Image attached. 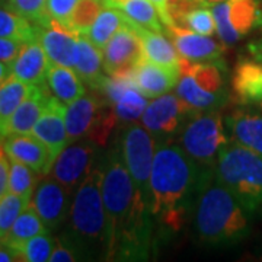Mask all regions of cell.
Instances as JSON below:
<instances>
[{
	"instance_id": "1",
	"label": "cell",
	"mask_w": 262,
	"mask_h": 262,
	"mask_svg": "<svg viewBox=\"0 0 262 262\" xmlns=\"http://www.w3.org/2000/svg\"><path fill=\"white\" fill-rule=\"evenodd\" d=\"M102 198L110 234L108 261H146L155 242L149 206L124 165L120 146L102 162Z\"/></svg>"
},
{
	"instance_id": "2",
	"label": "cell",
	"mask_w": 262,
	"mask_h": 262,
	"mask_svg": "<svg viewBox=\"0 0 262 262\" xmlns=\"http://www.w3.org/2000/svg\"><path fill=\"white\" fill-rule=\"evenodd\" d=\"M200 178V166L181 146L158 144L150 172L147 206L159 239L175 236L187 225Z\"/></svg>"
},
{
	"instance_id": "3",
	"label": "cell",
	"mask_w": 262,
	"mask_h": 262,
	"mask_svg": "<svg viewBox=\"0 0 262 262\" xmlns=\"http://www.w3.org/2000/svg\"><path fill=\"white\" fill-rule=\"evenodd\" d=\"M211 169L203 172L200 178L194 208L196 236L211 246H232L251 234L253 215L229 188L215 181Z\"/></svg>"
},
{
	"instance_id": "4",
	"label": "cell",
	"mask_w": 262,
	"mask_h": 262,
	"mask_svg": "<svg viewBox=\"0 0 262 262\" xmlns=\"http://www.w3.org/2000/svg\"><path fill=\"white\" fill-rule=\"evenodd\" d=\"M63 239L75 248L80 259L108 261L110 234L102 198V163H98L75 191Z\"/></svg>"
},
{
	"instance_id": "5",
	"label": "cell",
	"mask_w": 262,
	"mask_h": 262,
	"mask_svg": "<svg viewBox=\"0 0 262 262\" xmlns=\"http://www.w3.org/2000/svg\"><path fill=\"white\" fill-rule=\"evenodd\" d=\"M214 178L230 189L246 211L262 214V158L237 143H226L215 162Z\"/></svg>"
},
{
	"instance_id": "6",
	"label": "cell",
	"mask_w": 262,
	"mask_h": 262,
	"mask_svg": "<svg viewBox=\"0 0 262 262\" xmlns=\"http://www.w3.org/2000/svg\"><path fill=\"white\" fill-rule=\"evenodd\" d=\"M177 94L198 113L219 111L229 101L225 61L195 63L181 57Z\"/></svg>"
},
{
	"instance_id": "7",
	"label": "cell",
	"mask_w": 262,
	"mask_h": 262,
	"mask_svg": "<svg viewBox=\"0 0 262 262\" xmlns=\"http://www.w3.org/2000/svg\"><path fill=\"white\" fill-rule=\"evenodd\" d=\"M118 121L111 102L98 94H84L66 106L69 141L89 140L102 147Z\"/></svg>"
},
{
	"instance_id": "8",
	"label": "cell",
	"mask_w": 262,
	"mask_h": 262,
	"mask_svg": "<svg viewBox=\"0 0 262 262\" xmlns=\"http://www.w3.org/2000/svg\"><path fill=\"white\" fill-rule=\"evenodd\" d=\"M226 143L223 121L217 111L195 114L181 131V147L200 168H214L219 153Z\"/></svg>"
},
{
	"instance_id": "9",
	"label": "cell",
	"mask_w": 262,
	"mask_h": 262,
	"mask_svg": "<svg viewBox=\"0 0 262 262\" xmlns=\"http://www.w3.org/2000/svg\"><path fill=\"white\" fill-rule=\"evenodd\" d=\"M118 146L121 150L124 165L134 185L147 201L150 172L158 143L143 124L133 121L127 122L125 128L122 130Z\"/></svg>"
},
{
	"instance_id": "10",
	"label": "cell",
	"mask_w": 262,
	"mask_h": 262,
	"mask_svg": "<svg viewBox=\"0 0 262 262\" xmlns=\"http://www.w3.org/2000/svg\"><path fill=\"white\" fill-rule=\"evenodd\" d=\"M198 114L178 94H165L149 102L141 117V124L155 137L158 144L178 134L191 117Z\"/></svg>"
},
{
	"instance_id": "11",
	"label": "cell",
	"mask_w": 262,
	"mask_h": 262,
	"mask_svg": "<svg viewBox=\"0 0 262 262\" xmlns=\"http://www.w3.org/2000/svg\"><path fill=\"white\" fill-rule=\"evenodd\" d=\"M96 156L98 146L92 141H70L53 162L48 175L75 194L77 187L98 165Z\"/></svg>"
},
{
	"instance_id": "12",
	"label": "cell",
	"mask_w": 262,
	"mask_h": 262,
	"mask_svg": "<svg viewBox=\"0 0 262 262\" xmlns=\"http://www.w3.org/2000/svg\"><path fill=\"white\" fill-rule=\"evenodd\" d=\"M102 53L103 70L106 75L131 77L134 69L144 58V50L140 35L131 25L130 19L106 42Z\"/></svg>"
},
{
	"instance_id": "13",
	"label": "cell",
	"mask_w": 262,
	"mask_h": 262,
	"mask_svg": "<svg viewBox=\"0 0 262 262\" xmlns=\"http://www.w3.org/2000/svg\"><path fill=\"white\" fill-rule=\"evenodd\" d=\"M72 200L73 192L47 173L38 182L31 206L37 210L48 230H57L69 219Z\"/></svg>"
},
{
	"instance_id": "14",
	"label": "cell",
	"mask_w": 262,
	"mask_h": 262,
	"mask_svg": "<svg viewBox=\"0 0 262 262\" xmlns=\"http://www.w3.org/2000/svg\"><path fill=\"white\" fill-rule=\"evenodd\" d=\"M98 92L111 102L114 113L120 121L133 122L140 120L149 105V98L137 89L131 77L106 75Z\"/></svg>"
},
{
	"instance_id": "15",
	"label": "cell",
	"mask_w": 262,
	"mask_h": 262,
	"mask_svg": "<svg viewBox=\"0 0 262 262\" xmlns=\"http://www.w3.org/2000/svg\"><path fill=\"white\" fill-rule=\"evenodd\" d=\"M79 37L80 35L73 29L54 19H48L47 24L39 27L38 39L44 48L50 63L73 69Z\"/></svg>"
},
{
	"instance_id": "16",
	"label": "cell",
	"mask_w": 262,
	"mask_h": 262,
	"mask_svg": "<svg viewBox=\"0 0 262 262\" xmlns=\"http://www.w3.org/2000/svg\"><path fill=\"white\" fill-rule=\"evenodd\" d=\"M168 35L178 50L179 56L189 61L207 63L223 61V46L208 35H201L191 29L172 25L166 27Z\"/></svg>"
},
{
	"instance_id": "17",
	"label": "cell",
	"mask_w": 262,
	"mask_h": 262,
	"mask_svg": "<svg viewBox=\"0 0 262 262\" xmlns=\"http://www.w3.org/2000/svg\"><path fill=\"white\" fill-rule=\"evenodd\" d=\"M226 127L234 143L262 158V111L258 105H241L226 117Z\"/></svg>"
},
{
	"instance_id": "18",
	"label": "cell",
	"mask_w": 262,
	"mask_h": 262,
	"mask_svg": "<svg viewBox=\"0 0 262 262\" xmlns=\"http://www.w3.org/2000/svg\"><path fill=\"white\" fill-rule=\"evenodd\" d=\"M3 147L10 159L25 163L41 175H47L54 162L51 150L34 134H9Z\"/></svg>"
},
{
	"instance_id": "19",
	"label": "cell",
	"mask_w": 262,
	"mask_h": 262,
	"mask_svg": "<svg viewBox=\"0 0 262 262\" xmlns=\"http://www.w3.org/2000/svg\"><path fill=\"white\" fill-rule=\"evenodd\" d=\"M232 95L237 105L262 102V61L251 54L239 57L232 75Z\"/></svg>"
},
{
	"instance_id": "20",
	"label": "cell",
	"mask_w": 262,
	"mask_h": 262,
	"mask_svg": "<svg viewBox=\"0 0 262 262\" xmlns=\"http://www.w3.org/2000/svg\"><path fill=\"white\" fill-rule=\"evenodd\" d=\"M32 134L51 150L54 160L70 143L66 130V105L60 102L56 96L50 98L47 108L34 125Z\"/></svg>"
},
{
	"instance_id": "21",
	"label": "cell",
	"mask_w": 262,
	"mask_h": 262,
	"mask_svg": "<svg viewBox=\"0 0 262 262\" xmlns=\"http://www.w3.org/2000/svg\"><path fill=\"white\" fill-rule=\"evenodd\" d=\"M179 76V69L153 63L144 57L134 69L131 80L146 98L155 99L172 91L178 83Z\"/></svg>"
},
{
	"instance_id": "22",
	"label": "cell",
	"mask_w": 262,
	"mask_h": 262,
	"mask_svg": "<svg viewBox=\"0 0 262 262\" xmlns=\"http://www.w3.org/2000/svg\"><path fill=\"white\" fill-rule=\"evenodd\" d=\"M51 96L53 94L50 92L48 84L32 86L28 96L12 114L3 131V137L9 134H32L34 125L47 108Z\"/></svg>"
},
{
	"instance_id": "23",
	"label": "cell",
	"mask_w": 262,
	"mask_h": 262,
	"mask_svg": "<svg viewBox=\"0 0 262 262\" xmlns=\"http://www.w3.org/2000/svg\"><path fill=\"white\" fill-rule=\"evenodd\" d=\"M50 64L39 39H34L22 44L18 56L12 61V75L28 84H47Z\"/></svg>"
},
{
	"instance_id": "24",
	"label": "cell",
	"mask_w": 262,
	"mask_h": 262,
	"mask_svg": "<svg viewBox=\"0 0 262 262\" xmlns=\"http://www.w3.org/2000/svg\"><path fill=\"white\" fill-rule=\"evenodd\" d=\"M73 69L82 79V82L88 84L91 89H101L106 77V73L103 70L102 48L96 47L86 35H80L77 39V51Z\"/></svg>"
},
{
	"instance_id": "25",
	"label": "cell",
	"mask_w": 262,
	"mask_h": 262,
	"mask_svg": "<svg viewBox=\"0 0 262 262\" xmlns=\"http://www.w3.org/2000/svg\"><path fill=\"white\" fill-rule=\"evenodd\" d=\"M47 84L53 96L64 105L75 102L80 96L86 94L84 83L77 76L75 69L66 66L50 64L47 75Z\"/></svg>"
},
{
	"instance_id": "26",
	"label": "cell",
	"mask_w": 262,
	"mask_h": 262,
	"mask_svg": "<svg viewBox=\"0 0 262 262\" xmlns=\"http://www.w3.org/2000/svg\"><path fill=\"white\" fill-rule=\"evenodd\" d=\"M136 32L140 35L141 42H143V50H144V57L158 64L166 66V67H173L179 69L181 64V56L178 50L170 42L168 38L163 37L162 32L150 31V29L139 27L131 22Z\"/></svg>"
},
{
	"instance_id": "27",
	"label": "cell",
	"mask_w": 262,
	"mask_h": 262,
	"mask_svg": "<svg viewBox=\"0 0 262 262\" xmlns=\"http://www.w3.org/2000/svg\"><path fill=\"white\" fill-rule=\"evenodd\" d=\"M44 232H50L47 226L44 225V222L41 220V217L37 213V210L29 204L15 220L13 226L10 227L8 234L0 241L3 244L10 246L12 249H15L20 255L22 248L28 242L31 237L37 236Z\"/></svg>"
},
{
	"instance_id": "28",
	"label": "cell",
	"mask_w": 262,
	"mask_h": 262,
	"mask_svg": "<svg viewBox=\"0 0 262 262\" xmlns=\"http://www.w3.org/2000/svg\"><path fill=\"white\" fill-rule=\"evenodd\" d=\"M227 3L230 24L241 38L261 25L262 9L259 0H227Z\"/></svg>"
},
{
	"instance_id": "29",
	"label": "cell",
	"mask_w": 262,
	"mask_h": 262,
	"mask_svg": "<svg viewBox=\"0 0 262 262\" xmlns=\"http://www.w3.org/2000/svg\"><path fill=\"white\" fill-rule=\"evenodd\" d=\"M32 86L34 84L25 83L13 75H10L0 84V136L2 137L12 114L15 113V110L28 96Z\"/></svg>"
},
{
	"instance_id": "30",
	"label": "cell",
	"mask_w": 262,
	"mask_h": 262,
	"mask_svg": "<svg viewBox=\"0 0 262 262\" xmlns=\"http://www.w3.org/2000/svg\"><path fill=\"white\" fill-rule=\"evenodd\" d=\"M127 22H128V18L124 15L122 10L105 6L84 35L89 38L96 47L103 48L106 46V42L115 35V32L120 31Z\"/></svg>"
},
{
	"instance_id": "31",
	"label": "cell",
	"mask_w": 262,
	"mask_h": 262,
	"mask_svg": "<svg viewBox=\"0 0 262 262\" xmlns=\"http://www.w3.org/2000/svg\"><path fill=\"white\" fill-rule=\"evenodd\" d=\"M39 25L19 16L10 9L0 8V38L13 39L19 42H29L38 39Z\"/></svg>"
},
{
	"instance_id": "32",
	"label": "cell",
	"mask_w": 262,
	"mask_h": 262,
	"mask_svg": "<svg viewBox=\"0 0 262 262\" xmlns=\"http://www.w3.org/2000/svg\"><path fill=\"white\" fill-rule=\"evenodd\" d=\"M120 10L130 19V22L143 27V28L162 32L163 31V22L155 5L150 0H128L124 3Z\"/></svg>"
},
{
	"instance_id": "33",
	"label": "cell",
	"mask_w": 262,
	"mask_h": 262,
	"mask_svg": "<svg viewBox=\"0 0 262 262\" xmlns=\"http://www.w3.org/2000/svg\"><path fill=\"white\" fill-rule=\"evenodd\" d=\"M9 192L32 198L38 185L37 172L18 160L9 158Z\"/></svg>"
},
{
	"instance_id": "34",
	"label": "cell",
	"mask_w": 262,
	"mask_h": 262,
	"mask_svg": "<svg viewBox=\"0 0 262 262\" xmlns=\"http://www.w3.org/2000/svg\"><path fill=\"white\" fill-rule=\"evenodd\" d=\"M102 0H79L69 19V28L84 35L103 9Z\"/></svg>"
},
{
	"instance_id": "35",
	"label": "cell",
	"mask_w": 262,
	"mask_h": 262,
	"mask_svg": "<svg viewBox=\"0 0 262 262\" xmlns=\"http://www.w3.org/2000/svg\"><path fill=\"white\" fill-rule=\"evenodd\" d=\"M31 204V198L6 192L0 198V241L8 234L19 214Z\"/></svg>"
},
{
	"instance_id": "36",
	"label": "cell",
	"mask_w": 262,
	"mask_h": 262,
	"mask_svg": "<svg viewBox=\"0 0 262 262\" xmlns=\"http://www.w3.org/2000/svg\"><path fill=\"white\" fill-rule=\"evenodd\" d=\"M56 245V239L50 232L39 233L31 237L20 251V261L27 262H46L50 261Z\"/></svg>"
},
{
	"instance_id": "37",
	"label": "cell",
	"mask_w": 262,
	"mask_h": 262,
	"mask_svg": "<svg viewBox=\"0 0 262 262\" xmlns=\"http://www.w3.org/2000/svg\"><path fill=\"white\" fill-rule=\"evenodd\" d=\"M184 28L191 29L201 35L211 37L215 32V20L211 6L200 3L194 9H191L184 18Z\"/></svg>"
},
{
	"instance_id": "38",
	"label": "cell",
	"mask_w": 262,
	"mask_h": 262,
	"mask_svg": "<svg viewBox=\"0 0 262 262\" xmlns=\"http://www.w3.org/2000/svg\"><path fill=\"white\" fill-rule=\"evenodd\" d=\"M8 9L42 27L48 22L47 0H8Z\"/></svg>"
},
{
	"instance_id": "39",
	"label": "cell",
	"mask_w": 262,
	"mask_h": 262,
	"mask_svg": "<svg viewBox=\"0 0 262 262\" xmlns=\"http://www.w3.org/2000/svg\"><path fill=\"white\" fill-rule=\"evenodd\" d=\"M211 10H213V15H214L215 32L219 34L222 42L225 44L226 47H230V46L236 44L241 39V37L237 35V32L234 31L232 24H230V19H229V3H227V0L213 5Z\"/></svg>"
},
{
	"instance_id": "40",
	"label": "cell",
	"mask_w": 262,
	"mask_h": 262,
	"mask_svg": "<svg viewBox=\"0 0 262 262\" xmlns=\"http://www.w3.org/2000/svg\"><path fill=\"white\" fill-rule=\"evenodd\" d=\"M79 0H47V15L50 19L69 25V19Z\"/></svg>"
},
{
	"instance_id": "41",
	"label": "cell",
	"mask_w": 262,
	"mask_h": 262,
	"mask_svg": "<svg viewBox=\"0 0 262 262\" xmlns=\"http://www.w3.org/2000/svg\"><path fill=\"white\" fill-rule=\"evenodd\" d=\"M198 5L195 0H168V13L172 25L182 27L185 15Z\"/></svg>"
},
{
	"instance_id": "42",
	"label": "cell",
	"mask_w": 262,
	"mask_h": 262,
	"mask_svg": "<svg viewBox=\"0 0 262 262\" xmlns=\"http://www.w3.org/2000/svg\"><path fill=\"white\" fill-rule=\"evenodd\" d=\"M79 259H80V255L66 239L63 237L56 239V245H54L53 253L50 256V262H73L79 261Z\"/></svg>"
},
{
	"instance_id": "43",
	"label": "cell",
	"mask_w": 262,
	"mask_h": 262,
	"mask_svg": "<svg viewBox=\"0 0 262 262\" xmlns=\"http://www.w3.org/2000/svg\"><path fill=\"white\" fill-rule=\"evenodd\" d=\"M2 139V136H0ZM9 156L6 155L3 143H0V198L9 191Z\"/></svg>"
},
{
	"instance_id": "44",
	"label": "cell",
	"mask_w": 262,
	"mask_h": 262,
	"mask_svg": "<svg viewBox=\"0 0 262 262\" xmlns=\"http://www.w3.org/2000/svg\"><path fill=\"white\" fill-rule=\"evenodd\" d=\"M20 47H22V42L19 41L0 38V60L12 64V61L18 56Z\"/></svg>"
},
{
	"instance_id": "45",
	"label": "cell",
	"mask_w": 262,
	"mask_h": 262,
	"mask_svg": "<svg viewBox=\"0 0 262 262\" xmlns=\"http://www.w3.org/2000/svg\"><path fill=\"white\" fill-rule=\"evenodd\" d=\"M20 261V255L6 244L0 242V262Z\"/></svg>"
},
{
	"instance_id": "46",
	"label": "cell",
	"mask_w": 262,
	"mask_h": 262,
	"mask_svg": "<svg viewBox=\"0 0 262 262\" xmlns=\"http://www.w3.org/2000/svg\"><path fill=\"white\" fill-rule=\"evenodd\" d=\"M150 2L155 5V8L159 12L160 19L165 24V27H172V22H170L168 13V0H150Z\"/></svg>"
},
{
	"instance_id": "47",
	"label": "cell",
	"mask_w": 262,
	"mask_h": 262,
	"mask_svg": "<svg viewBox=\"0 0 262 262\" xmlns=\"http://www.w3.org/2000/svg\"><path fill=\"white\" fill-rule=\"evenodd\" d=\"M248 54H251L255 58H258L259 61H262V37L259 39H255L252 41L249 46H248Z\"/></svg>"
},
{
	"instance_id": "48",
	"label": "cell",
	"mask_w": 262,
	"mask_h": 262,
	"mask_svg": "<svg viewBox=\"0 0 262 262\" xmlns=\"http://www.w3.org/2000/svg\"><path fill=\"white\" fill-rule=\"evenodd\" d=\"M10 75H12V64L0 60V84L3 83Z\"/></svg>"
},
{
	"instance_id": "49",
	"label": "cell",
	"mask_w": 262,
	"mask_h": 262,
	"mask_svg": "<svg viewBox=\"0 0 262 262\" xmlns=\"http://www.w3.org/2000/svg\"><path fill=\"white\" fill-rule=\"evenodd\" d=\"M103 5L105 6H110V8H117V9H120L124 3H127L128 0H102Z\"/></svg>"
},
{
	"instance_id": "50",
	"label": "cell",
	"mask_w": 262,
	"mask_h": 262,
	"mask_svg": "<svg viewBox=\"0 0 262 262\" xmlns=\"http://www.w3.org/2000/svg\"><path fill=\"white\" fill-rule=\"evenodd\" d=\"M220 2H226V0H204V5L213 6V5H215V3H220Z\"/></svg>"
},
{
	"instance_id": "51",
	"label": "cell",
	"mask_w": 262,
	"mask_h": 262,
	"mask_svg": "<svg viewBox=\"0 0 262 262\" xmlns=\"http://www.w3.org/2000/svg\"><path fill=\"white\" fill-rule=\"evenodd\" d=\"M195 2H198V3H204V0H195Z\"/></svg>"
},
{
	"instance_id": "52",
	"label": "cell",
	"mask_w": 262,
	"mask_h": 262,
	"mask_svg": "<svg viewBox=\"0 0 262 262\" xmlns=\"http://www.w3.org/2000/svg\"><path fill=\"white\" fill-rule=\"evenodd\" d=\"M258 106L261 108V111H262V102H261V103H258Z\"/></svg>"
},
{
	"instance_id": "53",
	"label": "cell",
	"mask_w": 262,
	"mask_h": 262,
	"mask_svg": "<svg viewBox=\"0 0 262 262\" xmlns=\"http://www.w3.org/2000/svg\"><path fill=\"white\" fill-rule=\"evenodd\" d=\"M259 27H261V28H262V20H261V25H259Z\"/></svg>"
}]
</instances>
